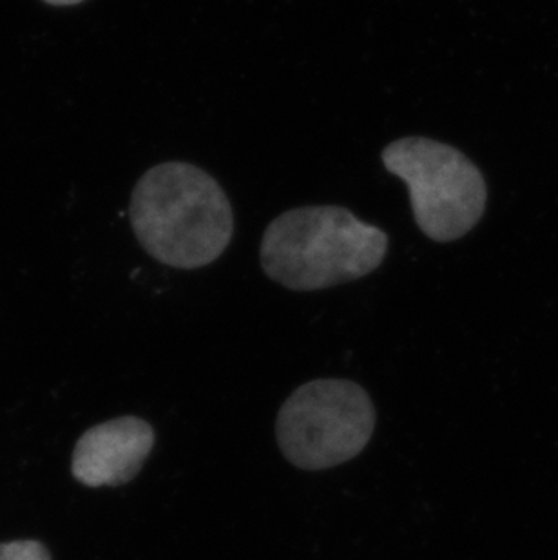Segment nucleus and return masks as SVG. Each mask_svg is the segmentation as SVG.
Segmentation results:
<instances>
[{
  "mask_svg": "<svg viewBox=\"0 0 558 560\" xmlns=\"http://www.w3.org/2000/svg\"><path fill=\"white\" fill-rule=\"evenodd\" d=\"M153 446V427L143 419H113L80 438L71 470L85 487H120L138 476Z\"/></svg>",
  "mask_w": 558,
  "mask_h": 560,
  "instance_id": "5",
  "label": "nucleus"
},
{
  "mask_svg": "<svg viewBox=\"0 0 558 560\" xmlns=\"http://www.w3.org/2000/svg\"><path fill=\"white\" fill-rule=\"evenodd\" d=\"M381 160L405 182L416 223L433 242L463 238L485 214V178L458 149L432 138L406 137L388 143Z\"/></svg>",
  "mask_w": 558,
  "mask_h": 560,
  "instance_id": "3",
  "label": "nucleus"
},
{
  "mask_svg": "<svg viewBox=\"0 0 558 560\" xmlns=\"http://www.w3.org/2000/svg\"><path fill=\"white\" fill-rule=\"evenodd\" d=\"M44 2L51 5H74L84 2V0H44Z\"/></svg>",
  "mask_w": 558,
  "mask_h": 560,
  "instance_id": "7",
  "label": "nucleus"
},
{
  "mask_svg": "<svg viewBox=\"0 0 558 560\" xmlns=\"http://www.w3.org/2000/svg\"><path fill=\"white\" fill-rule=\"evenodd\" d=\"M388 234L339 206L295 207L265 229V275L290 291L311 292L361 280L381 267Z\"/></svg>",
  "mask_w": 558,
  "mask_h": 560,
  "instance_id": "2",
  "label": "nucleus"
},
{
  "mask_svg": "<svg viewBox=\"0 0 558 560\" xmlns=\"http://www.w3.org/2000/svg\"><path fill=\"white\" fill-rule=\"evenodd\" d=\"M0 560H51L46 548L35 540H16L0 545Z\"/></svg>",
  "mask_w": 558,
  "mask_h": 560,
  "instance_id": "6",
  "label": "nucleus"
},
{
  "mask_svg": "<svg viewBox=\"0 0 558 560\" xmlns=\"http://www.w3.org/2000/svg\"><path fill=\"white\" fill-rule=\"evenodd\" d=\"M129 218L143 250L174 269L214 264L234 234V212L220 182L187 162L151 167L132 189Z\"/></svg>",
  "mask_w": 558,
  "mask_h": 560,
  "instance_id": "1",
  "label": "nucleus"
},
{
  "mask_svg": "<svg viewBox=\"0 0 558 560\" xmlns=\"http://www.w3.org/2000/svg\"><path fill=\"white\" fill-rule=\"evenodd\" d=\"M375 418L374 402L358 383L311 381L283 402L276 421V439L295 468L327 470L367 448Z\"/></svg>",
  "mask_w": 558,
  "mask_h": 560,
  "instance_id": "4",
  "label": "nucleus"
}]
</instances>
